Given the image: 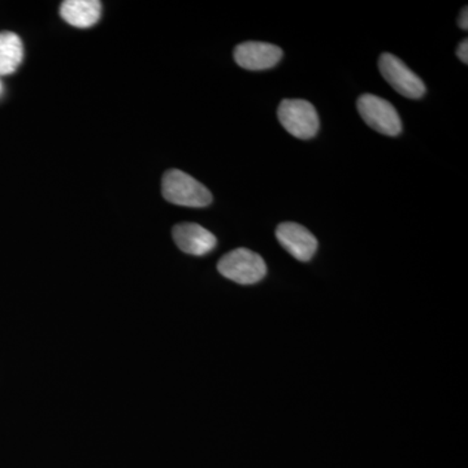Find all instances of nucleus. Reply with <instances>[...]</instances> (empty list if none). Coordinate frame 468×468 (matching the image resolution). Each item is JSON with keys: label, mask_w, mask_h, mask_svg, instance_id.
Listing matches in <instances>:
<instances>
[{"label": "nucleus", "mask_w": 468, "mask_h": 468, "mask_svg": "<svg viewBox=\"0 0 468 468\" xmlns=\"http://www.w3.org/2000/svg\"><path fill=\"white\" fill-rule=\"evenodd\" d=\"M162 192L165 201L184 207H206L212 202V194L205 185L178 169L165 172Z\"/></svg>", "instance_id": "f257e3e1"}, {"label": "nucleus", "mask_w": 468, "mask_h": 468, "mask_svg": "<svg viewBox=\"0 0 468 468\" xmlns=\"http://www.w3.org/2000/svg\"><path fill=\"white\" fill-rule=\"evenodd\" d=\"M218 272L237 284L252 285L260 282L267 273L266 261L249 249H236L228 252L218 264Z\"/></svg>", "instance_id": "f03ea898"}, {"label": "nucleus", "mask_w": 468, "mask_h": 468, "mask_svg": "<svg viewBox=\"0 0 468 468\" xmlns=\"http://www.w3.org/2000/svg\"><path fill=\"white\" fill-rule=\"evenodd\" d=\"M277 116L285 131L300 140H311L318 133L319 115L310 101L284 100L280 103Z\"/></svg>", "instance_id": "7ed1b4c3"}, {"label": "nucleus", "mask_w": 468, "mask_h": 468, "mask_svg": "<svg viewBox=\"0 0 468 468\" xmlns=\"http://www.w3.org/2000/svg\"><path fill=\"white\" fill-rule=\"evenodd\" d=\"M356 107L366 124L378 133L390 135V137H396L401 133V117L389 101L377 95L365 94L359 97Z\"/></svg>", "instance_id": "20e7f679"}, {"label": "nucleus", "mask_w": 468, "mask_h": 468, "mask_svg": "<svg viewBox=\"0 0 468 468\" xmlns=\"http://www.w3.org/2000/svg\"><path fill=\"white\" fill-rule=\"evenodd\" d=\"M381 75L394 90L409 100H419L426 94V85L420 77L392 54H383L378 60Z\"/></svg>", "instance_id": "39448f33"}, {"label": "nucleus", "mask_w": 468, "mask_h": 468, "mask_svg": "<svg viewBox=\"0 0 468 468\" xmlns=\"http://www.w3.org/2000/svg\"><path fill=\"white\" fill-rule=\"evenodd\" d=\"M276 237L280 245L285 249L292 257L300 261L313 260L318 250V239L307 228L297 223H282L277 227Z\"/></svg>", "instance_id": "423d86ee"}, {"label": "nucleus", "mask_w": 468, "mask_h": 468, "mask_svg": "<svg viewBox=\"0 0 468 468\" xmlns=\"http://www.w3.org/2000/svg\"><path fill=\"white\" fill-rule=\"evenodd\" d=\"M282 58V48L267 42H245L237 46L234 50L236 63L248 70L270 69L275 67Z\"/></svg>", "instance_id": "0eeeda50"}, {"label": "nucleus", "mask_w": 468, "mask_h": 468, "mask_svg": "<svg viewBox=\"0 0 468 468\" xmlns=\"http://www.w3.org/2000/svg\"><path fill=\"white\" fill-rule=\"evenodd\" d=\"M172 234L176 245L186 254L202 257L217 248V237L199 224H177Z\"/></svg>", "instance_id": "6e6552de"}, {"label": "nucleus", "mask_w": 468, "mask_h": 468, "mask_svg": "<svg viewBox=\"0 0 468 468\" xmlns=\"http://www.w3.org/2000/svg\"><path fill=\"white\" fill-rule=\"evenodd\" d=\"M63 20L76 27H90L100 21L101 3L98 0H67L60 7Z\"/></svg>", "instance_id": "1a4fd4ad"}, {"label": "nucleus", "mask_w": 468, "mask_h": 468, "mask_svg": "<svg viewBox=\"0 0 468 468\" xmlns=\"http://www.w3.org/2000/svg\"><path fill=\"white\" fill-rule=\"evenodd\" d=\"M24 58V45L20 37L12 32L0 33V76L16 72Z\"/></svg>", "instance_id": "9d476101"}, {"label": "nucleus", "mask_w": 468, "mask_h": 468, "mask_svg": "<svg viewBox=\"0 0 468 468\" xmlns=\"http://www.w3.org/2000/svg\"><path fill=\"white\" fill-rule=\"evenodd\" d=\"M458 58L463 61L464 64L468 63V41L464 39L463 42H461L460 48L457 50Z\"/></svg>", "instance_id": "9b49d317"}, {"label": "nucleus", "mask_w": 468, "mask_h": 468, "mask_svg": "<svg viewBox=\"0 0 468 468\" xmlns=\"http://www.w3.org/2000/svg\"><path fill=\"white\" fill-rule=\"evenodd\" d=\"M468 9L467 7L463 8V11H462V15L460 17V27L461 29L467 30L468 29Z\"/></svg>", "instance_id": "f8f14e48"}, {"label": "nucleus", "mask_w": 468, "mask_h": 468, "mask_svg": "<svg viewBox=\"0 0 468 468\" xmlns=\"http://www.w3.org/2000/svg\"><path fill=\"white\" fill-rule=\"evenodd\" d=\"M0 90H2V84H0Z\"/></svg>", "instance_id": "ddd939ff"}]
</instances>
